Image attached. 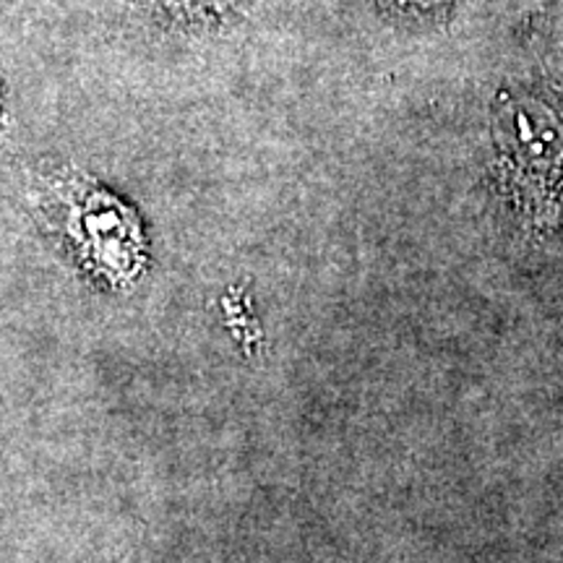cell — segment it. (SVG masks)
<instances>
[{"mask_svg":"<svg viewBox=\"0 0 563 563\" xmlns=\"http://www.w3.org/2000/svg\"><path fill=\"white\" fill-rule=\"evenodd\" d=\"M37 214L63 245L70 264L110 290H129L146 266V238L139 214L108 186L79 170L40 178Z\"/></svg>","mask_w":563,"mask_h":563,"instance_id":"1","label":"cell"},{"mask_svg":"<svg viewBox=\"0 0 563 563\" xmlns=\"http://www.w3.org/2000/svg\"><path fill=\"white\" fill-rule=\"evenodd\" d=\"M506 180L538 228L563 220V118L532 97H514L498 118Z\"/></svg>","mask_w":563,"mask_h":563,"instance_id":"2","label":"cell"},{"mask_svg":"<svg viewBox=\"0 0 563 563\" xmlns=\"http://www.w3.org/2000/svg\"><path fill=\"white\" fill-rule=\"evenodd\" d=\"M162 19L186 30H217L243 11L245 0H146Z\"/></svg>","mask_w":563,"mask_h":563,"instance_id":"3","label":"cell"},{"mask_svg":"<svg viewBox=\"0 0 563 563\" xmlns=\"http://www.w3.org/2000/svg\"><path fill=\"white\" fill-rule=\"evenodd\" d=\"M386 11L399 13V16L418 19V16H431V13L446 11L454 0H378Z\"/></svg>","mask_w":563,"mask_h":563,"instance_id":"4","label":"cell"}]
</instances>
